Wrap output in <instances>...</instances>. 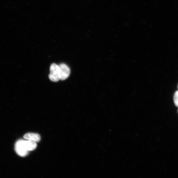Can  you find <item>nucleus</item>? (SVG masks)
Segmentation results:
<instances>
[{
	"label": "nucleus",
	"mask_w": 178,
	"mask_h": 178,
	"mask_svg": "<svg viewBox=\"0 0 178 178\" xmlns=\"http://www.w3.org/2000/svg\"><path fill=\"white\" fill-rule=\"evenodd\" d=\"M61 77V70L59 65L55 63L52 64L49 75L50 79L53 82H57L60 80Z\"/></svg>",
	"instance_id": "nucleus-1"
},
{
	"label": "nucleus",
	"mask_w": 178,
	"mask_h": 178,
	"mask_svg": "<svg viewBox=\"0 0 178 178\" xmlns=\"http://www.w3.org/2000/svg\"><path fill=\"white\" fill-rule=\"evenodd\" d=\"M15 150L18 155L22 157L26 156L28 152L25 144V140L18 141L15 144Z\"/></svg>",
	"instance_id": "nucleus-2"
},
{
	"label": "nucleus",
	"mask_w": 178,
	"mask_h": 178,
	"mask_svg": "<svg viewBox=\"0 0 178 178\" xmlns=\"http://www.w3.org/2000/svg\"><path fill=\"white\" fill-rule=\"evenodd\" d=\"M61 70L60 80H64L67 79L70 74V69L67 65L64 63L59 65Z\"/></svg>",
	"instance_id": "nucleus-3"
},
{
	"label": "nucleus",
	"mask_w": 178,
	"mask_h": 178,
	"mask_svg": "<svg viewBox=\"0 0 178 178\" xmlns=\"http://www.w3.org/2000/svg\"><path fill=\"white\" fill-rule=\"evenodd\" d=\"M23 138L36 142L39 141L41 140V137L39 134L32 133H28L25 134Z\"/></svg>",
	"instance_id": "nucleus-4"
},
{
	"label": "nucleus",
	"mask_w": 178,
	"mask_h": 178,
	"mask_svg": "<svg viewBox=\"0 0 178 178\" xmlns=\"http://www.w3.org/2000/svg\"><path fill=\"white\" fill-rule=\"evenodd\" d=\"M25 144L27 149L28 151L34 150L37 146L36 142L31 140L25 141Z\"/></svg>",
	"instance_id": "nucleus-5"
},
{
	"label": "nucleus",
	"mask_w": 178,
	"mask_h": 178,
	"mask_svg": "<svg viewBox=\"0 0 178 178\" xmlns=\"http://www.w3.org/2000/svg\"><path fill=\"white\" fill-rule=\"evenodd\" d=\"M173 99L175 106L178 107V90L175 93Z\"/></svg>",
	"instance_id": "nucleus-6"
},
{
	"label": "nucleus",
	"mask_w": 178,
	"mask_h": 178,
	"mask_svg": "<svg viewBox=\"0 0 178 178\" xmlns=\"http://www.w3.org/2000/svg\"></svg>",
	"instance_id": "nucleus-7"
},
{
	"label": "nucleus",
	"mask_w": 178,
	"mask_h": 178,
	"mask_svg": "<svg viewBox=\"0 0 178 178\" xmlns=\"http://www.w3.org/2000/svg\"></svg>",
	"instance_id": "nucleus-8"
}]
</instances>
